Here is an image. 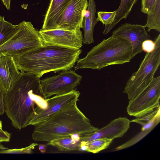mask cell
<instances>
[{"instance_id": "obj_26", "label": "cell", "mask_w": 160, "mask_h": 160, "mask_svg": "<svg viewBox=\"0 0 160 160\" xmlns=\"http://www.w3.org/2000/svg\"><path fill=\"white\" fill-rule=\"evenodd\" d=\"M155 47L154 41L148 39L144 41L142 44V51L147 52H151L154 50Z\"/></svg>"}, {"instance_id": "obj_14", "label": "cell", "mask_w": 160, "mask_h": 160, "mask_svg": "<svg viewBox=\"0 0 160 160\" xmlns=\"http://www.w3.org/2000/svg\"><path fill=\"white\" fill-rule=\"evenodd\" d=\"M20 72L12 57H0V84L4 95L9 90Z\"/></svg>"}, {"instance_id": "obj_6", "label": "cell", "mask_w": 160, "mask_h": 160, "mask_svg": "<svg viewBox=\"0 0 160 160\" xmlns=\"http://www.w3.org/2000/svg\"><path fill=\"white\" fill-rule=\"evenodd\" d=\"M18 26L16 33L0 46V57L9 56L16 58L43 46L38 31L31 22L23 21Z\"/></svg>"}, {"instance_id": "obj_25", "label": "cell", "mask_w": 160, "mask_h": 160, "mask_svg": "<svg viewBox=\"0 0 160 160\" xmlns=\"http://www.w3.org/2000/svg\"><path fill=\"white\" fill-rule=\"evenodd\" d=\"M157 0H141V12L144 14L150 13Z\"/></svg>"}, {"instance_id": "obj_8", "label": "cell", "mask_w": 160, "mask_h": 160, "mask_svg": "<svg viewBox=\"0 0 160 160\" xmlns=\"http://www.w3.org/2000/svg\"><path fill=\"white\" fill-rule=\"evenodd\" d=\"M82 76L75 71L70 69L62 71L59 74L40 80L42 95L45 99L53 95L69 92L80 83Z\"/></svg>"}, {"instance_id": "obj_19", "label": "cell", "mask_w": 160, "mask_h": 160, "mask_svg": "<svg viewBox=\"0 0 160 160\" xmlns=\"http://www.w3.org/2000/svg\"><path fill=\"white\" fill-rule=\"evenodd\" d=\"M148 31L154 29L160 32V0H157L151 12L147 14V20L144 26Z\"/></svg>"}, {"instance_id": "obj_32", "label": "cell", "mask_w": 160, "mask_h": 160, "mask_svg": "<svg viewBox=\"0 0 160 160\" xmlns=\"http://www.w3.org/2000/svg\"><path fill=\"white\" fill-rule=\"evenodd\" d=\"M8 149L6 147H5L3 145H2L0 142V150H3Z\"/></svg>"}, {"instance_id": "obj_7", "label": "cell", "mask_w": 160, "mask_h": 160, "mask_svg": "<svg viewBox=\"0 0 160 160\" xmlns=\"http://www.w3.org/2000/svg\"><path fill=\"white\" fill-rule=\"evenodd\" d=\"M160 76L153 78L151 82L136 97L129 100L127 112L139 118L152 112L160 106Z\"/></svg>"}, {"instance_id": "obj_10", "label": "cell", "mask_w": 160, "mask_h": 160, "mask_svg": "<svg viewBox=\"0 0 160 160\" xmlns=\"http://www.w3.org/2000/svg\"><path fill=\"white\" fill-rule=\"evenodd\" d=\"M38 32L43 46L54 45L78 49L82 46L83 35L80 29H41Z\"/></svg>"}, {"instance_id": "obj_15", "label": "cell", "mask_w": 160, "mask_h": 160, "mask_svg": "<svg viewBox=\"0 0 160 160\" xmlns=\"http://www.w3.org/2000/svg\"><path fill=\"white\" fill-rule=\"evenodd\" d=\"M71 0H51L41 29H56L63 12Z\"/></svg>"}, {"instance_id": "obj_18", "label": "cell", "mask_w": 160, "mask_h": 160, "mask_svg": "<svg viewBox=\"0 0 160 160\" xmlns=\"http://www.w3.org/2000/svg\"><path fill=\"white\" fill-rule=\"evenodd\" d=\"M71 136H68L55 138L48 142L47 145L55 147L61 151H80L81 141H73Z\"/></svg>"}, {"instance_id": "obj_23", "label": "cell", "mask_w": 160, "mask_h": 160, "mask_svg": "<svg viewBox=\"0 0 160 160\" xmlns=\"http://www.w3.org/2000/svg\"><path fill=\"white\" fill-rule=\"evenodd\" d=\"M116 11L112 12L99 11L97 12V21H100L105 25L104 29H106L113 22Z\"/></svg>"}, {"instance_id": "obj_5", "label": "cell", "mask_w": 160, "mask_h": 160, "mask_svg": "<svg viewBox=\"0 0 160 160\" xmlns=\"http://www.w3.org/2000/svg\"><path fill=\"white\" fill-rule=\"evenodd\" d=\"M155 48L147 52L138 70L127 81L123 92L131 100L142 91L151 82L160 64V34L155 38Z\"/></svg>"}, {"instance_id": "obj_20", "label": "cell", "mask_w": 160, "mask_h": 160, "mask_svg": "<svg viewBox=\"0 0 160 160\" xmlns=\"http://www.w3.org/2000/svg\"><path fill=\"white\" fill-rule=\"evenodd\" d=\"M18 25H14L6 21L4 17L0 16V46L9 40L17 32Z\"/></svg>"}, {"instance_id": "obj_22", "label": "cell", "mask_w": 160, "mask_h": 160, "mask_svg": "<svg viewBox=\"0 0 160 160\" xmlns=\"http://www.w3.org/2000/svg\"><path fill=\"white\" fill-rule=\"evenodd\" d=\"M112 140L106 138L98 139L87 142V152L96 153L107 148Z\"/></svg>"}, {"instance_id": "obj_33", "label": "cell", "mask_w": 160, "mask_h": 160, "mask_svg": "<svg viewBox=\"0 0 160 160\" xmlns=\"http://www.w3.org/2000/svg\"><path fill=\"white\" fill-rule=\"evenodd\" d=\"M2 122L0 120V130H2Z\"/></svg>"}, {"instance_id": "obj_3", "label": "cell", "mask_w": 160, "mask_h": 160, "mask_svg": "<svg viewBox=\"0 0 160 160\" xmlns=\"http://www.w3.org/2000/svg\"><path fill=\"white\" fill-rule=\"evenodd\" d=\"M34 126L32 139L36 141L47 142L74 134H79L80 137H86L99 129L91 123L77 103Z\"/></svg>"}, {"instance_id": "obj_29", "label": "cell", "mask_w": 160, "mask_h": 160, "mask_svg": "<svg viewBox=\"0 0 160 160\" xmlns=\"http://www.w3.org/2000/svg\"><path fill=\"white\" fill-rule=\"evenodd\" d=\"M47 145L43 144H40L39 145L38 149L42 153H45L46 151Z\"/></svg>"}, {"instance_id": "obj_17", "label": "cell", "mask_w": 160, "mask_h": 160, "mask_svg": "<svg viewBox=\"0 0 160 160\" xmlns=\"http://www.w3.org/2000/svg\"><path fill=\"white\" fill-rule=\"evenodd\" d=\"M137 0H121L120 5L116 10L115 16L113 22L106 29H104L102 34H107L120 21L126 19L131 12Z\"/></svg>"}, {"instance_id": "obj_21", "label": "cell", "mask_w": 160, "mask_h": 160, "mask_svg": "<svg viewBox=\"0 0 160 160\" xmlns=\"http://www.w3.org/2000/svg\"><path fill=\"white\" fill-rule=\"evenodd\" d=\"M160 114L147 122L143 126L140 133L126 142L128 147H130L140 140L152 130L159 122Z\"/></svg>"}, {"instance_id": "obj_28", "label": "cell", "mask_w": 160, "mask_h": 160, "mask_svg": "<svg viewBox=\"0 0 160 160\" xmlns=\"http://www.w3.org/2000/svg\"><path fill=\"white\" fill-rule=\"evenodd\" d=\"M4 95V94L0 84V115H3L5 113L3 100Z\"/></svg>"}, {"instance_id": "obj_4", "label": "cell", "mask_w": 160, "mask_h": 160, "mask_svg": "<svg viewBox=\"0 0 160 160\" xmlns=\"http://www.w3.org/2000/svg\"><path fill=\"white\" fill-rule=\"evenodd\" d=\"M132 48L125 40L112 35L92 48L84 58L79 59L73 67L79 69L100 70L107 66L123 64L132 59Z\"/></svg>"}, {"instance_id": "obj_2", "label": "cell", "mask_w": 160, "mask_h": 160, "mask_svg": "<svg viewBox=\"0 0 160 160\" xmlns=\"http://www.w3.org/2000/svg\"><path fill=\"white\" fill-rule=\"evenodd\" d=\"M82 50L54 45L40 47L14 58L19 70L41 78L44 74L70 69L79 59Z\"/></svg>"}, {"instance_id": "obj_12", "label": "cell", "mask_w": 160, "mask_h": 160, "mask_svg": "<svg viewBox=\"0 0 160 160\" xmlns=\"http://www.w3.org/2000/svg\"><path fill=\"white\" fill-rule=\"evenodd\" d=\"M144 26L138 24L125 23L113 31L112 35L123 38L131 45L132 48V59L137 54L142 53V44L150 37Z\"/></svg>"}, {"instance_id": "obj_31", "label": "cell", "mask_w": 160, "mask_h": 160, "mask_svg": "<svg viewBox=\"0 0 160 160\" xmlns=\"http://www.w3.org/2000/svg\"><path fill=\"white\" fill-rule=\"evenodd\" d=\"M4 5L8 10L10 9L11 0H2Z\"/></svg>"}, {"instance_id": "obj_1", "label": "cell", "mask_w": 160, "mask_h": 160, "mask_svg": "<svg viewBox=\"0 0 160 160\" xmlns=\"http://www.w3.org/2000/svg\"><path fill=\"white\" fill-rule=\"evenodd\" d=\"M4 112L12 126L21 130L28 126L38 107L45 109L47 103L43 97L40 78L21 71L4 97Z\"/></svg>"}, {"instance_id": "obj_11", "label": "cell", "mask_w": 160, "mask_h": 160, "mask_svg": "<svg viewBox=\"0 0 160 160\" xmlns=\"http://www.w3.org/2000/svg\"><path fill=\"white\" fill-rule=\"evenodd\" d=\"M88 0H72L61 15L56 29L73 30L83 28Z\"/></svg>"}, {"instance_id": "obj_13", "label": "cell", "mask_w": 160, "mask_h": 160, "mask_svg": "<svg viewBox=\"0 0 160 160\" xmlns=\"http://www.w3.org/2000/svg\"><path fill=\"white\" fill-rule=\"evenodd\" d=\"M131 122V121L126 117H119L89 136L80 137V140L89 142L104 138L113 140L115 138H121L130 128Z\"/></svg>"}, {"instance_id": "obj_30", "label": "cell", "mask_w": 160, "mask_h": 160, "mask_svg": "<svg viewBox=\"0 0 160 160\" xmlns=\"http://www.w3.org/2000/svg\"><path fill=\"white\" fill-rule=\"evenodd\" d=\"M71 138L72 140L75 142L80 141V137L78 134H74L71 135Z\"/></svg>"}, {"instance_id": "obj_9", "label": "cell", "mask_w": 160, "mask_h": 160, "mask_svg": "<svg viewBox=\"0 0 160 160\" xmlns=\"http://www.w3.org/2000/svg\"><path fill=\"white\" fill-rule=\"evenodd\" d=\"M80 92L76 89L67 93L46 99L47 106L45 109L39 107L31 118L28 125L34 126L49 118L60 111L77 103Z\"/></svg>"}, {"instance_id": "obj_24", "label": "cell", "mask_w": 160, "mask_h": 160, "mask_svg": "<svg viewBox=\"0 0 160 160\" xmlns=\"http://www.w3.org/2000/svg\"><path fill=\"white\" fill-rule=\"evenodd\" d=\"M38 145L37 143H32L25 148L19 149L0 150V154H23L31 153L35 147Z\"/></svg>"}, {"instance_id": "obj_16", "label": "cell", "mask_w": 160, "mask_h": 160, "mask_svg": "<svg viewBox=\"0 0 160 160\" xmlns=\"http://www.w3.org/2000/svg\"><path fill=\"white\" fill-rule=\"evenodd\" d=\"M96 7L95 0H89L83 23L84 35L82 43L84 44H90L94 41L93 32L94 27L98 22L95 17Z\"/></svg>"}, {"instance_id": "obj_27", "label": "cell", "mask_w": 160, "mask_h": 160, "mask_svg": "<svg viewBox=\"0 0 160 160\" xmlns=\"http://www.w3.org/2000/svg\"><path fill=\"white\" fill-rule=\"evenodd\" d=\"M11 137V133L2 130H0V142H9Z\"/></svg>"}]
</instances>
